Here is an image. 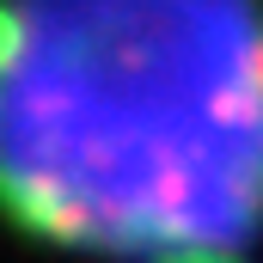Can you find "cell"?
Instances as JSON below:
<instances>
[{"instance_id": "obj_1", "label": "cell", "mask_w": 263, "mask_h": 263, "mask_svg": "<svg viewBox=\"0 0 263 263\" xmlns=\"http://www.w3.org/2000/svg\"><path fill=\"white\" fill-rule=\"evenodd\" d=\"M0 220L98 263H257L263 6H0Z\"/></svg>"}]
</instances>
